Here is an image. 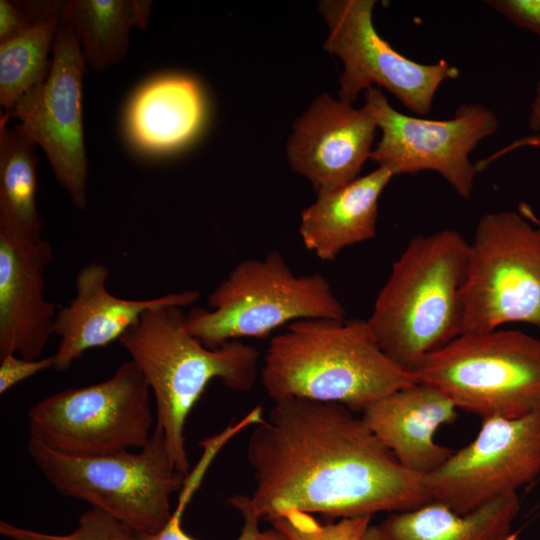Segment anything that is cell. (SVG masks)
<instances>
[{
  "instance_id": "obj_1",
  "label": "cell",
  "mask_w": 540,
  "mask_h": 540,
  "mask_svg": "<svg viewBox=\"0 0 540 540\" xmlns=\"http://www.w3.org/2000/svg\"><path fill=\"white\" fill-rule=\"evenodd\" d=\"M338 403L290 397L255 425L246 456L254 511L270 521L296 509L330 518L418 508L424 475L404 468L363 419Z\"/></svg>"
},
{
  "instance_id": "obj_2",
  "label": "cell",
  "mask_w": 540,
  "mask_h": 540,
  "mask_svg": "<svg viewBox=\"0 0 540 540\" xmlns=\"http://www.w3.org/2000/svg\"><path fill=\"white\" fill-rule=\"evenodd\" d=\"M261 382L275 402L297 397L362 412L416 382L378 345L367 320L305 319L271 339Z\"/></svg>"
},
{
  "instance_id": "obj_3",
  "label": "cell",
  "mask_w": 540,
  "mask_h": 540,
  "mask_svg": "<svg viewBox=\"0 0 540 540\" xmlns=\"http://www.w3.org/2000/svg\"><path fill=\"white\" fill-rule=\"evenodd\" d=\"M469 243L453 229L414 237L393 263L367 323L382 351L411 373L463 333Z\"/></svg>"
},
{
  "instance_id": "obj_4",
  "label": "cell",
  "mask_w": 540,
  "mask_h": 540,
  "mask_svg": "<svg viewBox=\"0 0 540 540\" xmlns=\"http://www.w3.org/2000/svg\"><path fill=\"white\" fill-rule=\"evenodd\" d=\"M144 375L156 405V422L174 468L188 476L184 427L191 410L214 379L249 391L257 379L259 353L238 340L216 348L188 332L182 307L162 305L143 313L119 339Z\"/></svg>"
},
{
  "instance_id": "obj_5",
  "label": "cell",
  "mask_w": 540,
  "mask_h": 540,
  "mask_svg": "<svg viewBox=\"0 0 540 540\" xmlns=\"http://www.w3.org/2000/svg\"><path fill=\"white\" fill-rule=\"evenodd\" d=\"M209 309L185 314L190 334L209 348L244 337L262 338L305 319H346L328 280L297 275L278 251L238 263L210 293Z\"/></svg>"
},
{
  "instance_id": "obj_6",
  "label": "cell",
  "mask_w": 540,
  "mask_h": 540,
  "mask_svg": "<svg viewBox=\"0 0 540 540\" xmlns=\"http://www.w3.org/2000/svg\"><path fill=\"white\" fill-rule=\"evenodd\" d=\"M27 451L60 494L107 512L139 535L155 533L168 523L173 514L171 497L182 490L187 477L172 465L156 426L137 452L73 457L31 438Z\"/></svg>"
},
{
  "instance_id": "obj_7",
  "label": "cell",
  "mask_w": 540,
  "mask_h": 540,
  "mask_svg": "<svg viewBox=\"0 0 540 540\" xmlns=\"http://www.w3.org/2000/svg\"><path fill=\"white\" fill-rule=\"evenodd\" d=\"M414 377L482 420L524 417L540 411V339L519 330L461 334Z\"/></svg>"
},
{
  "instance_id": "obj_8",
  "label": "cell",
  "mask_w": 540,
  "mask_h": 540,
  "mask_svg": "<svg viewBox=\"0 0 540 540\" xmlns=\"http://www.w3.org/2000/svg\"><path fill=\"white\" fill-rule=\"evenodd\" d=\"M463 309L462 334L511 322L540 329V220L528 205L478 221L469 244Z\"/></svg>"
},
{
  "instance_id": "obj_9",
  "label": "cell",
  "mask_w": 540,
  "mask_h": 540,
  "mask_svg": "<svg viewBox=\"0 0 540 540\" xmlns=\"http://www.w3.org/2000/svg\"><path fill=\"white\" fill-rule=\"evenodd\" d=\"M150 387L130 359L96 384L57 392L27 414L29 438L73 457H96L142 448L156 418Z\"/></svg>"
},
{
  "instance_id": "obj_10",
  "label": "cell",
  "mask_w": 540,
  "mask_h": 540,
  "mask_svg": "<svg viewBox=\"0 0 540 540\" xmlns=\"http://www.w3.org/2000/svg\"><path fill=\"white\" fill-rule=\"evenodd\" d=\"M364 99L381 131L370 155L372 161L394 176L436 172L460 197L471 196L478 170L470 155L499 128L491 109L467 103L459 106L452 118L435 120L397 111L378 87L364 91Z\"/></svg>"
},
{
  "instance_id": "obj_11",
  "label": "cell",
  "mask_w": 540,
  "mask_h": 540,
  "mask_svg": "<svg viewBox=\"0 0 540 540\" xmlns=\"http://www.w3.org/2000/svg\"><path fill=\"white\" fill-rule=\"evenodd\" d=\"M374 0H323L319 11L328 25L324 49L344 65L339 97L352 103L370 87H383L417 116L432 109L439 87L459 76L444 59L423 64L405 57L373 25Z\"/></svg>"
},
{
  "instance_id": "obj_12",
  "label": "cell",
  "mask_w": 540,
  "mask_h": 540,
  "mask_svg": "<svg viewBox=\"0 0 540 540\" xmlns=\"http://www.w3.org/2000/svg\"><path fill=\"white\" fill-rule=\"evenodd\" d=\"M540 474V411L482 420L476 437L424 475L432 501L458 514L531 483Z\"/></svg>"
},
{
  "instance_id": "obj_13",
  "label": "cell",
  "mask_w": 540,
  "mask_h": 540,
  "mask_svg": "<svg viewBox=\"0 0 540 540\" xmlns=\"http://www.w3.org/2000/svg\"><path fill=\"white\" fill-rule=\"evenodd\" d=\"M48 77L5 113L45 152L59 184L78 209L87 204V156L82 118L85 60L74 32L61 20Z\"/></svg>"
},
{
  "instance_id": "obj_14",
  "label": "cell",
  "mask_w": 540,
  "mask_h": 540,
  "mask_svg": "<svg viewBox=\"0 0 540 540\" xmlns=\"http://www.w3.org/2000/svg\"><path fill=\"white\" fill-rule=\"evenodd\" d=\"M377 131L365 104L356 108L323 93L293 124L286 146L289 164L317 192L341 187L359 177Z\"/></svg>"
},
{
  "instance_id": "obj_15",
  "label": "cell",
  "mask_w": 540,
  "mask_h": 540,
  "mask_svg": "<svg viewBox=\"0 0 540 540\" xmlns=\"http://www.w3.org/2000/svg\"><path fill=\"white\" fill-rule=\"evenodd\" d=\"M52 259L47 240L26 241L0 231V359L15 353L42 358L55 334L59 307L44 293Z\"/></svg>"
},
{
  "instance_id": "obj_16",
  "label": "cell",
  "mask_w": 540,
  "mask_h": 540,
  "mask_svg": "<svg viewBox=\"0 0 540 540\" xmlns=\"http://www.w3.org/2000/svg\"><path fill=\"white\" fill-rule=\"evenodd\" d=\"M108 278V268L100 263H90L78 272L75 297L68 305L59 307L55 320V334L60 338L53 354L55 370L65 371L86 351L119 341L151 308H185L200 298L199 291L185 290L144 300L123 299L107 290Z\"/></svg>"
},
{
  "instance_id": "obj_17",
  "label": "cell",
  "mask_w": 540,
  "mask_h": 540,
  "mask_svg": "<svg viewBox=\"0 0 540 540\" xmlns=\"http://www.w3.org/2000/svg\"><path fill=\"white\" fill-rule=\"evenodd\" d=\"M361 418L406 469L426 475L454 450L435 441L439 428L453 423L457 408L440 391L415 382L367 406Z\"/></svg>"
},
{
  "instance_id": "obj_18",
  "label": "cell",
  "mask_w": 540,
  "mask_h": 540,
  "mask_svg": "<svg viewBox=\"0 0 540 540\" xmlns=\"http://www.w3.org/2000/svg\"><path fill=\"white\" fill-rule=\"evenodd\" d=\"M394 174L378 166L341 187L317 192L301 213L299 227L305 247L330 261L346 247L374 238L378 201Z\"/></svg>"
},
{
  "instance_id": "obj_19",
  "label": "cell",
  "mask_w": 540,
  "mask_h": 540,
  "mask_svg": "<svg viewBox=\"0 0 540 540\" xmlns=\"http://www.w3.org/2000/svg\"><path fill=\"white\" fill-rule=\"evenodd\" d=\"M204 116L198 82L187 75L169 74L150 80L134 94L126 128L140 149L165 153L187 144L200 130Z\"/></svg>"
},
{
  "instance_id": "obj_20",
  "label": "cell",
  "mask_w": 540,
  "mask_h": 540,
  "mask_svg": "<svg viewBox=\"0 0 540 540\" xmlns=\"http://www.w3.org/2000/svg\"><path fill=\"white\" fill-rule=\"evenodd\" d=\"M520 511L518 493L496 498L465 514L430 501L390 513L380 524L389 540H512Z\"/></svg>"
},
{
  "instance_id": "obj_21",
  "label": "cell",
  "mask_w": 540,
  "mask_h": 540,
  "mask_svg": "<svg viewBox=\"0 0 540 540\" xmlns=\"http://www.w3.org/2000/svg\"><path fill=\"white\" fill-rule=\"evenodd\" d=\"M151 1L70 0L63 2L62 20L77 37L86 64L104 70L121 61L134 27L146 29Z\"/></svg>"
},
{
  "instance_id": "obj_22",
  "label": "cell",
  "mask_w": 540,
  "mask_h": 540,
  "mask_svg": "<svg viewBox=\"0 0 540 540\" xmlns=\"http://www.w3.org/2000/svg\"><path fill=\"white\" fill-rule=\"evenodd\" d=\"M0 120V231L17 239L36 241L42 223L37 210L36 144L17 125Z\"/></svg>"
},
{
  "instance_id": "obj_23",
  "label": "cell",
  "mask_w": 540,
  "mask_h": 540,
  "mask_svg": "<svg viewBox=\"0 0 540 540\" xmlns=\"http://www.w3.org/2000/svg\"><path fill=\"white\" fill-rule=\"evenodd\" d=\"M62 8L43 18L21 35L0 43V104L8 113L31 88L48 77Z\"/></svg>"
},
{
  "instance_id": "obj_24",
  "label": "cell",
  "mask_w": 540,
  "mask_h": 540,
  "mask_svg": "<svg viewBox=\"0 0 540 540\" xmlns=\"http://www.w3.org/2000/svg\"><path fill=\"white\" fill-rule=\"evenodd\" d=\"M203 474L192 471L186 477L181 490L179 502L168 523L159 531L152 534H138L136 540H196L189 536L182 528V515L193 493L199 486ZM227 502L238 510L243 518V525L237 540H286L276 529L261 530L259 528V515L254 511L250 496L233 495Z\"/></svg>"
},
{
  "instance_id": "obj_25",
  "label": "cell",
  "mask_w": 540,
  "mask_h": 540,
  "mask_svg": "<svg viewBox=\"0 0 540 540\" xmlns=\"http://www.w3.org/2000/svg\"><path fill=\"white\" fill-rule=\"evenodd\" d=\"M0 534L9 540H136L138 534L107 512L91 507L78 520L76 529L65 535L47 534L2 520Z\"/></svg>"
},
{
  "instance_id": "obj_26",
  "label": "cell",
  "mask_w": 540,
  "mask_h": 540,
  "mask_svg": "<svg viewBox=\"0 0 540 540\" xmlns=\"http://www.w3.org/2000/svg\"><path fill=\"white\" fill-rule=\"evenodd\" d=\"M371 518H341L334 523L322 525L310 513L289 509L269 522L286 540H360Z\"/></svg>"
},
{
  "instance_id": "obj_27",
  "label": "cell",
  "mask_w": 540,
  "mask_h": 540,
  "mask_svg": "<svg viewBox=\"0 0 540 540\" xmlns=\"http://www.w3.org/2000/svg\"><path fill=\"white\" fill-rule=\"evenodd\" d=\"M62 1L0 0V43L26 32L61 7Z\"/></svg>"
},
{
  "instance_id": "obj_28",
  "label": "cell",
  "mask_w": 540,
  "mask_h": 540,
  "mask_svg": "<svg viewBox=\"0 0 540 540\" xmlns=\"http://www.w3.org/2000/svg\"><path fill=\"white\" fill-rule=\"evenodd\" d=\"M0 394H4L18 383L47 369L54 368V355L29 360L15 354L0 359Z\"/></svg>"
},
{
  "instance_id": "obj_29",
  "label": "cell",
  "mask_w": 540,
  "mask_h": 540,
  "mask_svg": "<svg viewBox=\"0 0 540 540\" xmlns=\"http://www.w3.org/2000/svg\"><path fill=\"white\" fill-rule=\"evenodd\" d=\"M485 3L513 26L540 38V0H487Z\"/></svg>"
},
{
  "instance_id": "obj_30",
  "label": "cell",
  "mask_w": 540,
  "mask_h": 540,
  "mask_svg": "<svg viewBox=\"0 0 540 540\" xmlns=\"http://www.w3.org/2000/svg\"><path fill=\"white\" fill-rule=\"evenodd\" d=\"M525 147H534V148L540 147V132L530 133L520 138H517L513 140L511 143H509L508 145L495 151L490 156H487L486 158L480 160L479 162L476 163L478 172L486 169L487 166L492 164L497 159L507 155L508 153H511L515 150L522 149Z\"/></svg>"
},
{
  "instance_id": "obj_31",
  "label": "cell",
  "mask_w": 540,
  "mask_h": 540,
  "mask_svg": "<svg viewBox=\"0 0 540 540\" xmlns=\"http://www.w3.org/2000/svg\"><path fill=\"white\" fill-rule=\"evenodd\" d=\"M528 127L531 133L540 132V80L536 85L535 94L530 105Z\"/></svg>"
},
{
  "instance_id": "obj_32",
  "label": "cell",
  "mask_w": 540,
  "mask_h": 540,
  "mask_svg": "<svg viewBox=\"0 0 540 540\" xmlns=\"http://www.w3.org/2000/svg\"><path fill=\"white\" fill-rule=\"evenodd\" d=\"M360 540H389L380 525H369Z\"/></svg>"
}]
</instances>
